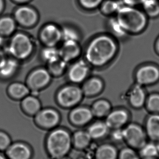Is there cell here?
<instances>
[{"label":"cell","instance_id":"32","mask_svg":"<svg viewBox=\"0 0 159 159\" xmlns=\"http://www.w3.org/2000/svg\"><path fill=\"white\" fill-rule=\"evenodd\" d=\"M143 5L148 16L153 17L159 15V4L157 0H146Z\"/></svg>","mask_w":159,"mask_h":159},{"label":"cell","instance_id":"30","mask_svg":"<svg viewBox=\"0 0 159 159\" xmlns=\"http://www.w3.org/2000/svg\"><path fill=\"white\" fill-rule=\"evenodd\" d=\"M66 63V61L60 58L58 59L49 63V72L55 75H60L65 70Z\"/></svg>","mask_w":159,"mask_h":159},{"label":"cell","instance_id":"16","mask_svg":"<svg viewBox=\"0 0 159 159\" xmlns=\"http://www.w3.org/2000/svg\"><path fill=\"white\" fill-rule=\"evenodd\" d=\"M144 129L149 141L156 142L159 140V114H153L149 116Z\"/></svg>","mask_w":159,"mask_h":159},{"label":"cell","instance_id":"1","mask_svg":"<svg viewBox=\"0 0 159 159\" xmlns=\"http://www.w3.org/2000/svg\"><path fill=\"white\" fill-rule=\"evenodd\" d=\"M117 46L109 36L101 35L90 43L86 50V57L89 63L96 67L105 65L115 57Z\"/></svg>","mask_w":159,"mask_h":159},{"label":"cell","instance_id":"9","mask_svg":"<svg viewBox=\"0 0 159 159\" xmlns=\"http://www.w3.org/2000/svg\"><path fill=\"white\" fill-rule=\"evenodd\" d=\"M129 116L127 111L118 109L111 111L106 116L105 122L110 130L123 129L127 125Z\"/></svg>","mask_w":159,"mask_h":159},{"label":"cell","instance_id":"5","mask_svg":"<svg viewBox=\"0 0 159 159\" xmlns=\"http://www.w3.org/2000/svg\"><path fill=\"white\" fill-rule=\"evenodd\" d=\"M33 45L30 37L22 33L14 35L9 43L8 50L13 57L18 59H24L32 52Z\"/></svg>","mask_w":159,"mask_h":159},{"label":"cell","instance_id":"14","mask_svg":"<svg viewBox=\"0 0 159 159\" xmlns=\"http://www.w3.org/2000/svg\"><path fill=\"white\" fill-rule=\"evenodd\" d=\"M93 116L91 110L87 107H79L71 112L70 119L75 125L82 126L89 122Z\"/></svg>","mask_w":159,"mask_h":159},{"label":"cell","instance_id":"27","mask_svg":"<svg viewBox=\"0 0 159 159\" xmlns=\"http://www.w3.org/2000/svg\"><path fill=\"white\" fill-rule=\"evenodd\" d=\"M15 21L11 18L4 17L0 18V36H8L15 30Z\"/></svg>","mask_w":159,"mask_h":159},{"label":"cell","instance_id":"37","mask_svg":"<svg viewBox=\"0 0 159 159\" xmlns=\"http://www.w3.org/2000/svg\"><path fill=\"white\" fill-rule=\"evenodd\" d=\"M111 140L114 142L116 143H120L124 142L123 139V131L122 129H112V131L109 133Z\"/></svg>","mask_w":159,"mask_h":159},{"label":"cell","instance_id":"45","mask_svg":"<svg viewBox=\"0 0 159 159\" xmlns=\"http://www.w3.org/2000/svg\"><path fill=\"white\" fill-rule=\"evenodd\" d=\"M0 159H6L4 157H3V156H2V155H1V154H0Z\"/></svg>","mask_w":159,"mask_h":159},{"label":"cell","instance_id":"20","mask_svg":"<svg viewBox=\"0 0 159 159\" xmlns=\"http://www.w3.org/2000/svg\"><path fill=\"white\" fill-rule=\"evenodd\" d=\"M129 99L131 104L136 108L142 107L146 101L144 90L140 85L134 86L130 91Z\"/></svg>","mask_w":159,"mask_h":159},{"label":"cell","instance_id":"10","mask_svg":"<svg viewBox=\"0 0 159 159\" xmlns=\"http://www.w3.org/2000/svg\"><path fill=\"white\" fill-rule=\"evenodd\" d=\"M135 76L139 85L152 84L158 80L159 70L156 66L146 65L138 70Z\"/></svg>","mask_w":159,"mask_h":159},{"label":"cell","instance_id":"35","mask_svg":"<svg viewBox=\"0 0 159 159\" xmlns=\"http://www.w3.org/2000/svg\"><path fill=\"white\" fill-rule=\"evenodd\" d=\"M78 38L79 37L76 32L72 29L70 28H64L62 30V39H63L64 42H77Z\"/></svg>","mask_w":159,"mask_h":159},{"label":"cell","instance_id":"4","mask_svg":"<svg viewBox=\"0 0 159 159\" xmlns=\"http://www.w3.org/2000/svg\"><path fill=\"white\" fill-rule=\"evenodd\" d=\"M124 142L127 146L137 150L147 142L144 129L136 123L127 124L122 129Z\"/></svg>","mask_w":159,"mask_h":159},{"label":"cell","instance_id":"3","mask_svg":"<svg viewBox=\"0 0 159 159\" xmlns=\"http://www.w3.org/2000/svg\"><path fill=\"white\" fill-rule=\"evenodd\" d=\"M72 139L69 133L58 129L52 131L48 137L46 147L53 158L60 159L65 157L71 149Z\"/></svg>","mask_w":159,"mask_h":159},{"label":"cell","instance_id":"31","mask_svg":"<svg viewBox=\"0 0 159 159\" xmlns=\"http://www.w3.org/2000/svg\"><path fill=\"white\" fill-rule=\"evenodd\" d=\"M117 159H142L138 151L129 147H125L119 151Z\"/></svg>","mask_w":159,"mask_h":159},{"label":"cell","instance_id":"12","mask_svg":"<svg viewBox=\"0 0 159 159\" xmlns=\"http://www.w3.org/2000/svg\"><path fill=\"white\" fill-rule=\"evenodd\" d=\"M15 17L18 21L23 26L30 27L36 22L37 16L36 12L28 7H20L16 11Z\"/></svg>","mask_w":159,"mask_h":159},{"label":"cell","instance_id":"22","mask_svg":"<svg viewBox=\"0 0 159 159\" xmlns=\"http://www.w3.org/2000/svg\"><path fill=\"white\" fill-rule=\"evenodd\" d=\"M22 108L29 115H35L41 109V103L37 98L34 96H26L21 102Z\"/></svg>","mask_w":159,"mask_h":159},{"label":"cell","instance_id":"11","mask_svg":"<svg viewBox=\"0 0 159 159\" xmlns=\"http://www.w3.org/2000/svg\"><path fill=\"white\" fill-rule=\"evenodd\" d=\"M41 38L47 46H55L62 40V30L56 25L48 24L41 31Z\"/></svg>","mask_w":159,"mask_h":159},{"label":"cell","instance_id":"7","mask_svg":"<svg viewBox=\"0 0 159 159\" xmlns=\"http://www.w3.org/2000/svg\"><path fill=\"white\" fill-rule=\"evenodd\" d=\"M50 79V74L48 71L42 68L37 69L28 76V87L32 90L36 91L46 86Z\"/></svg>","mask_w":159,"mask_h":159},{"label":"cell","instance_id":"26","mask_svg":"<svg viewBox=\"0 0 159 159\" xmlns=\"http://www.w3.org/2000/svg\"><path fill=\"white\" fill-rule=\"evenodd\" d=\"M91 140L87 131H79L75 133L74 135V144L78 149H84L87 147Z\"/></svg>","mask_w":159,"mask_h":159},{"label":"cell","instance_id":"19","mask_svg":"<svg viewBox=\"0 0 159 159\" xmlns=\"http://www.w3.org/2000/svg\"><path fill=\"white\" fill-rule=\"evenodd\" d=\"M119 151L113 144H102L96 149L95 159H117Z\"/></svg>","mask_w":159,"mask_h":159},{"label":"cell","instance_id":"23","mask_svg":"<svg viewBox=\"0 0 159 159\" xmlns=\"http://www.w3.org/2000/svg\"><path fill=\"white\" fill-rule=\"evenodd\" d=\"M142 159L158 158V151L156 142L147 141L138 151Z\"/></svg>","mask_w":159,"mask_h":159},{"label":"cell","instance_id":"8","mask_svg":"<svg viewBox=\"0 0 159 159\" xmlns=\"http://www.w3.org/2000/svg\"><path fill=\"white\" fill-rule=\"evenodd\" d=\"M35 116V121L42 128L50 129L58 125L60 120L58 113L51 108L40 110Z\"/></svg>","mask_w":159,"mask_h":159},{"label":"cell","instance_id":"15","mask_svg":"<svg viewBox=\"0 0 159 159\" xmlns=\"http://www.w3.org/2000/svg\"><path fill=\"white\" fill-rule=\"evenodd\" d=\"M81 49L77 42H64L59 49L60 57L66 62L76 58L80 53Z\"/></svg>","mask_w":159,"mask_h":159},{"label":"cell","instance_id":"18","mask_svg":"<svg viewBox=\"0 0 159 159\" xmlns=\"http://www.w3.org/2000/svg\"><path fill=\"white\" fill-rule=\"evenodd\" d=\"M110 130L105 121H99L91 124L89 127L87 132L92 140H99L109 135Z\"/></svg>","mask_w":159,"mask_h":159},{"label":"cell","instance_id":"34","mask_svg":"<svg viewBox=\"0 0 159 159\" xmlns=\"http://www.w3.org/2000/svg\"><path fill=\"white\" fill-rule=\"evenodd\" d=\"M147 106L149 111L154 114L159 113V94L150 95L147 101Z\"/></svg>","mask_w":159,"mask_h":159},{"label":"cell","instance_id":"47","mask_svg":"<svg viewBox=\"0 0 159 159\" xmlns=\"http://www.w3.org/2000/svg\"><path fill=\"white\" fill-rule=\"evenodd\" d=\"M60 159H66L63 158Z\"/></svg>","mask_w":159,"mask_h":159},{"label":"cell","instance_id":"21","mask_svg":"<svg viewBox=\"0 0 159 159\" xmlns=\"http://www.w3.org/2000/svg\"><path fill=\"white\" fill-rule=\"evenodd\" d=\"M103 88V83L101 80L92 78L84 84L82 89L83 93L87 96H93L101 92Z\"/></svg>","mask_w":159,"mask_h":159},{"label":"cell","instance_id":"28","mask_svg":"<svg viewBox=\"0 0 159 159\" xmlns=\"http://www.w3.org/2000/svg\"><path fill=\"white\" fill-rule=\"evenodd\" d=\"M18 63L16 61L13 59H7L3 66L0 69V77L8 78L13 75L16 71Z\"/></svg>","mask_w":159,"mask_h":159},{"label":"cell","instance_id":"40","mask_svg":"<svg viewBox=\"0 0 159 159\" xmlns=\"http://www.w3.org/2000/svg\"><path fill=\"white\" fill-rule=\"evenodd\" d=\"M6 60L4 54L0 50V69L3 66Z\"/></svg>","mask_w":159,"mask_h":159},{"label":"cell","instance_id":"29","mask_svg":"<svg viewBox=\"0 0 159 159\" xmlns=\"http://www.w3.org/2000/svg\"><path fill=\"white\" fill-rule=\"evenodd\" d=\"M42 57L48 63L53 62L60 58L59 49H58L55 46H47L42 52Z\"/></svg>","mask_w":159,"mask_h":159},{"label":"cell","instance_id":"39","mask_svg":"<svg viewBox=\"0 0 159 159\" xmlns=\"http://www.w3.org/2000/svg\"><path fill=\"white\" fill-rule=\"evenodd\" d=\"M125 4L128 6L134 7L140 4H143L146 0H123Z\"/></svg>","mask_w":159,"mask_h":159},{"label":"cell","instance_id":"6","mask_svg":"<svg viewBox=\"0 0 159 159\" xmlns=\"http://www.w3.org/2000/svg\"><path fill=\"white\" fill-rule=\"evenodd\" d=\"M82 89L76 86H67L58 93V102L64 107H72L78 103L82 99Z\"/></svg>","mask_w":159,"mask_h":159},{"label":"cell","instance_id":"43","mask_svg":"<svg viewBox=\"0 0 159 159\" xmlns=\"http://www.w3.org/2000/svg\"><path fill=\"white\" fill-rule=\"evenodd\" d=\"M156 143V144H157V148L158 151L159 155V140H158L157 141Z\"/></svg>","mask_w":159,"mask_h":159},{"label":"cell","instance_id":"25","mask_svg":"<svg viewBox=\"0 0 159 159\" xmlns=\"http://www.w3.org/2000/svg\"><path fill=\"white\" fill-rule=\"evenodd\" d=\"M111 106L109 102L101 100L94 103L91 109L94 116L98 118L106 117L111 112Z\"/></svg>","mask_w":159,"mask_h":159},{"label":"cell","instance_id":"46","mask_svg":"<svg viewBox=\"0 0 159 159\" xmlns=\"http://www.w3.org/2000/svg\"><path fill=\"white\" fill-rule=\"evenodd\" d=\"M158 159V158H154V159Z\"/></svg>","mask_w":159,"mask_h":159},{"label":"cell","instance_id":"24","mask_svg":"<svg viewBox=\"0 0 159 159\" xmlns=\"http://www.w3.org/2000/svg\"><path fill=\"white\" fill-rule=\"evenodd\" d=\"M7 92L12 98L19 99L27 96L30 93V89L28 86L22 83L15 82L9 85Z\"/></svg>","mask_w":159,"mask_h":159},{"label":"cell","instance_id":"17","mask_svg":"<svg viewBox=\"0 0 159 159\" xmlns=\"http://www.w3.org/2000/svg\"><path fill=\"white\" fill-rule=\"evenodd\" d=\"M7 155L10 159H30L32 153L27 145L16 143L10 145L7 149Z\"/></svg>","mask_w":159,"mask_h":159},{"label":"cell","instance_id":"44","mask_svg":"<svg viewBox=\"0 0 159 159\" xmlns=\"http://www.w3.org/2000/svg\"><path fill=\"white\" fill-rule=\"evenodd\" d=\"M15 1L18 2H27V1H29V0H15Z\"/></svg>","mask_w":159,"mask_h":159},{"label":"cell","instance_id":"42","mask_svg":"<svg viewBox=\"0 0 159 159\" xmlns=\"http://www.w3.org/2000/svg\"><path fill=\"white\" fill-rule=\"evenodd\" d=\"M156 47H157V50L158 52L159 53V38L158 40L157 43V45H156Z\"/></svg>","mask_w":159,"mask_h":159},{"label":"cell","instance_id":"41","mask_svg":"<svg viewBox=\"0 0 159 159\" xmlns=\"http://www.w3.org/2000/svg\"><path fill=\"white\" fill-rule=\"evenodd\" d=\"M4 7L3 0H0V13L2 11Z\"/></svg>","mask_w":159,"mask_h":159},{"label":"cell","instance_id":"33","mask_svg":"<svg viewBox=\"0 0 159 159\" xmlns=\"http://www.w3.org/2000/svg\"><path fill=\"white\" fill-rule=\"evenodd\" d=\"M120 7L118 2L114 0H107L103 3L101 10L104 14L109 15L117 12Z\"/></svg>","mask_w":159,"mask_h":159},{"label":"cell","instance_id":"36","mask_svg":"<svg viewBox=\"0 0 159 159\" xmlns=\"http://www.w3.org/2000/svg\"><path fill=\"white\" fill-rule=\"evenodd\" d=\"M11 140L8 135L0 131V151L7 150L10 146Z\"/></svg>","mask_w":159,"mask_h":159},{"label":"cell","instance_id":"2","mask_svg":"<svg viewBox=\"0 0 159 159\" xmlns=\"http://www.w3.org/2000/svg\"><path fill=\"white\" fill-rule=\"evenodd\" d=\"M116 20L125 32L138 33L143 31L147 23L143 12L133 7H121L117 11Z\"/></svg>","mask_w":159,"mask_h":159},{"label":"cell","instance_id":"38","mask_svg":"<svg viewBox=\"0 0 159 159\" xmlns=\"http://www.w3.org/2000/svg\"><path fill=\"white\" fill-rule=\"evenodd\" d=\"M103 0H80L81 5L85 8L93 9L98 7Z\"/></svg>","mask_w":159,"mask_h":159},{"label":"cell","instance_id":"13","mask_svg":"<svg viewBox=\"0 0 159 159\" xmlns=\"http://www.w3.org/2000/svg\"><path fill=\"white\" fill-rule=\"evenodd\" d=\"M88 73L89 67L87 64L83 61H79L71 67L68 76L71 81L79 83L85 79Z\"/></svg>","mask_w":159,"mask_h":159}]
</instances>
